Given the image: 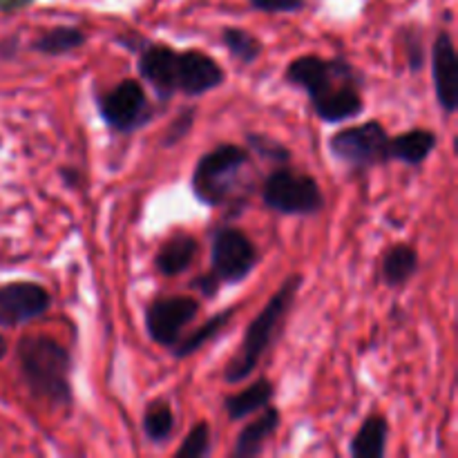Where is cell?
Masks as SVG:
<instances>
[{"instance_id":"cell-14","label":"cell","mask_w":458,"mask_h":458,"mask_svg":"<svg viewBox=\"0 0 458 458\" xmlns=\"http://www.w3.org/2000/svg\"><path fill=\"white\" fill-rule=\"evenodd\" d=\"M437 148V134L432 130H410L389 139V157L407 165H420Z\"/></svg>"},{"instance_id":"cell-12","label":"cell","mask_w":458,"mask_h":458,"mask_svg":"<svg viewBox=\"0 0 458 458\" xmlns=\"http://www.w3.org/2000/svg\"><path fill=\"white\" fill-rule=\"evenodd\" d=\"M456 49L454 40L447 31H441L434 40L432 49V74L437 88L438 106L452 114L458 106V74H456Z\"/></svg>"},{"instance_id":"cell-8","label":"cell","mask_w":458,"mask_h":458,"mask_svg":"<svg viewBox=\"0 0 458 458\" xmlns=\"http://www.w3.org/2000/svg\"><path fill=\"white\" fill-rule=\"evenodd\" d=\"M210 258H213V276L226 284H237L246 280L255 268L258 250L244 233L224 226L215 233Z\"/></svg>"},{"instance_id":"cell-25","label":"cell","mask_w":458,"mask_h":458,"mask_svg":"<svg viewBox=\"0 0 458 458\" xmlns=\"http://www.w3.org/2000/svg\"><path fill=\"white\" fill-rule=\"evenodd\" d=\"M192 116H195V110H183L182 114L173 121V125L165 130L164 146H174V143H179L186 137L188 130L192 128Z\"/></svg>"},{"instance_id":"cell-7","label":"cell","mask_w":458,"mask_h":458,"mask_svg":"<svg viewBox=\"0 0 458 458\" xmlns=\"http://www.w3.org/2000/svg\"><path fill=\"white\" fill-rule=\"evenodd\" d=\"M98 112L112 130L123 134L143 128L152 116L146 89L134 79L121 81L116 88L103 94L98 98Z\"/></svg>"},{"instance_id":"cell-10","label":"cell","mask_w":458,"mask_h":458,"mask_svg":"<svg viewBox=\"0 0 458 458\" xmlns=\"http://www.w3.org/2000/svg\"><path fill=\"white\" fill-rule=\"evenodd\" d=\"M52 304L47 291L36 282H12L0 286V327L13 329L18 325L36 320Z\"/></svg>"},{"instance_id":"cell-13","label":"cell","mask_w":458,"mask_h":458,"mask_svg":"<svg viewBox=\"0 0 458 458\" xmlns=\"http://www.w3.org/2000/svg\"><path fill=\"white\" fill-rule=\"evenodd\" d=\"M197 250H199V244H197L195 237L188 235V233H177L161 244L155 258L157 271L165 277L182 276L195 262Z\"/></svg>"},{"instance_id":"cell-21","label":"cell","mask_w":458,"mask_h":458,"mask_svg":"<svg viewBox=\"0 0 458 458\" xmlns=\"http://www.w3.org/2000/svg\"><path fill=\"white\" fill-rule=\"evenodd\" d=\"M173 429H174L173 410L161 401L150 403L146 410V416H143V432H146V437L150 438L152 443H164L168 441Z\"/></svg>"},{"instance_id":"cell-28","label":"cell","mask_w":458,"mask_h":458,"mask_svg":"<svg viewBox=\"0 0 458 458\" xmlns=\"http://www.w3.org/2000/svg\"><path fill=\"white\" fill-rule=\"evenodd\" d=\"M30 3L31 0H0V12H16Z\"/></svg>"},{"instance_id":"cell-24","label":"cell","mask_w":458,"mask_h":458,"mask_svg":"<svg viewBox=\"0 0 458 458\" xmlns=\"http://www.w3.org/2000/svg\"><path fill=\"white\" fill-rule=\"evenodd\" d=\"M250 148L259 152V155L268 157L273 161H289V150L282 143L273 141L271 137H262V134H249Z\"/></svg>"},{"instance_id":"cell-23","label":"cell","mask_w":458,"mask_h":458,"mask_svg":"<svg viewBox=\"0 0 458 458\" xmlns=\"http://www.w3.org/2000/svg\"><path fill=\"white\" fill-rule=\"evenodd\" d=\"M210 454V428L208 423H197L183 438L182 447L177 450L179 458H199Z\"/></svg>"},{"instance_id":"cell-3","label":"cell","mask_w":458,"mask_h":458,"mask_svg":"<svg viewBox=\"0 0 458 458\" xmlns=\"http://www.w3.org/2000/svg\"><path fill=\"white\" fill-rule=\"evenodd\" d=\"M300 284H302V277L300 276L286 277L284 284L277 289V293L268 300L267 307L250 322L240 349H237V353L231 358L226 369H224V380L228 385L244 383L258 369L259 360H262L264 353L268 352V347L276 343L277 334H280L282 322H284L286 313H289L291 304H293L295 295H298Z\"/></svg>"},{"instance_id":"cell-17","label":"cell","mask_w":458,"mask_h":458,"mask_svg":"<svg viewBox=\"0 0 458 458\" xmlns=\"http://www.w3.org/2000/svg\"><path fill=\"white\" fill-rule=\"evenodd\" d=\"M387 434V420L383 416H369L353 437L349 452H352L353 458H380L385 454Z\"/></svg>"},{"instance_id":"cell-5","label":"cell","mask_w":458,"mask_h":458,"mask_svg":"<svg viewBox=\"0 0 458 458\" xmlns=\"http://www.w3.org/2000/svg\"><path fill=\"white\" fill-rule=\"evenodd\" d=\"M329 150L335 159L356 170L392 161L389 134L378 121H367V123L340 130L338 134L331 137Z\"/></svg>"},{"instance_id":"cell-26","label":"cell","mask_w":458,"mask_h":458,"mask_svg":"<svg viewBox=\"0 0 458 458\" xmlns=\"http://www.w3.org/2000/svg\"><path fill=\"white\" fill-rule=\"evenodd\" d=\"M250 7L267 13H291L304 7V0H249Z\"/></svg>"},{"instance_id":"cell-6","label":"cell","mask_w":458,"mask_h":458,"mask_svg":"<svg viewBox=\"0 0 458 458\" xmlns=\"http://www.w3.org/2000/svg\"><path fill=\"white\" fill-rule=\"evenodd\" d=\"M264 204L282 215H313L325 206L320 186L309 174L280 168L264 182Z\"/></svg>"},{"instance_id":"cell-22","label":"cell","mask_w":458,"mask_h":458,"mask_svg":"<svg viewBox=\"0 0 458 458\" xmlns=\"http://www.w3.org/2000/svg\"><path fill=\"white\" fill-rule=\"evenodd\" d=\"M224 45L228 47V52L242 63H255L262 54V43L255 38L253 34H249L246 30H237V27H226L222 34Z\"/></svg>"},{"instance_id":"cell-1","label":"cell","mask_w":458,"mask_h":458,"mask_svg":"<svg viewBox=\"0 0 458 458\" xmlns=\"http://www.w3.org/2000/svg\"><path fill=\"white\" fill-rule=\"evenodd\" d=\"M286 81L309 94L316 114L327 123L353 119L365 110L360 79L343 58L325 61L320 56H300L286 70Z\"/></svg>"},{"instance_id":"cell-19","label":"cell","mask_w":458,"mask_h":458,"mask_svg":"<svg viewBox=\"0 0 458 458\" xmlns=\"http://www.w3.org/2000/svg\"><path fill=\"white\" fill-rule=\"evenodd\" d=\"M85 43V34L76 27H54V30L45 31L34 40L31 47L45 56H63L74 49H79Z\"/></svg>"},{"instance_id":"cell-29","label":"cell","mask_w":458,"mask_h":458,"mask_svg":"<svg viewBox=\"0 0 458 458\" xmlns=\"http://www.w3.org/2000/svg\"><path fill=\"white\" fill-rule=\"evenodd\" d=\"M4 356H7V340H4L3 335H0V360H3Z\"/></svg>"},{"instance_id":"cell-18","label":"cell","mask_w":458,"mask_h":458,"mask_svg":"<svg viewBox=\"0 0 458 458\" xmlns=\"http://www.w3.org/2000/svg\"><path fill=\"white\" fill-rule=\"evenodd\" d=\"M419 271V253L410 244H396L383 259V280L387 286H401Z\"/></svg>"},{"instance_id":"cell-20","label":"cell","mask_w":458,"mask_h":458,"mask_svg":"<svg viewBox=\"0 0 458 458\" xmlns=\"http://www.w3.org/2000/svg\"><path fill=\"white\" fill-rule=\"evenodd\" d=\"M233 309H228V311H222V313H217V316H213L210 318L208 322H206V325H201L199 329L195 331V334H191L188 335L186 340H183V343H177L174 344V356L177 358H186V356H191V353H195L197 349L199 347H204L206 343H208V340H213L215 335L219 334V331H222V327H226L228 325V320H231L233 318Z\"/></svg>"},{"instance_id":"cell-27","label":"cell","mask_w":458,"mask_h":458,"mask_svg":"<svg viewBox=\"0 0 458 458\" xmlns=\"http://www.w3.org/2000/svg\"><path fill=\"white\" fill-rule=\"evenodd\" d=\"M197 286H199L201 291H204V295H215L217 293V286H219V280L215 276H201L199 280H197Z\"/></svg>"},{"instance_id":"cell-9","label":"cell","mask_w":458,"mask_h":458,"mask_svg":"<svg viewBox=\"0 0 458 458\" xmlns=\"http://www.w3.org/2000/svg\"><path fill=\"white\" fill-rule=\"evenodd\" d=\"M199 313V302L186 295L174 298H159L148 307L146 329L148 335L159 347L173 349L182 340V331L191 325Z\"/></svg>"},{"instance_id":"cell-2","label":"cell","mask_w":458,"mask_h":458,"mask_svg":"<svg viewBox=\"0 0 458 458\" xmlns=\"http://www.w3.org/2000/svg\"><path fill=\"white\" fill-rule=\"evenodd\" d=\"M21 376L27 389L54 407L72 403L70 352L47 335H25L16 347Z\"/></svg>"},{"instance_id":"cell-16","label":"cell","mask_w":458,"mask_h":458,"mask_svg":"<svg viewBox=\"0 0 458 458\" xmlns=\"http://www.w3.org/2000/svg\"><path fill=\"white\" fill-rule=\"evenodd\" d=\"M271 401H273L271 380L259 378L258 383H253L249 389H244V392L224 398V410H226L228 419L231 420H242L246 419V416L255 414V411L267 410Z\"/></svg>"},{"instance_id":"cell-4","label":"cell","mask_w":458,"mask_h":458,"mask_svg":"<svg viewBox=\"0 0 458 458\" xmlns=\"http://www.w3.org/2000/svg\"><path fill=\"white\" fill-rule=\"evenodd\" d=\"M249 164V152L233 143H224L206 152L192 173V192L206 206L226 204L235 192L242 168Z\"/></svg>"},{"instance_id":"cell-15","label":"cell","mask_w":458,"mask_h":458,"mask_svg":"<svg viewBox=\"0 0 458 458\" xmlns=\"http://www.w3.org/2000/svg\"><path fill=\"white\" fill-rule=\"evenodd\" d=\"M277 428H280V411L273 410V407H267V411L258 420H253V423H249L242 429L233 454L237 458L258 456L262 452L267 438L273 437Z\"/></svg>"},{"instance_id":"cell-11","label":"cell","mask_w":458,"mask_h":458,"mask_svg":"<svg viewBox=\"0 0 458 458\" xmlns=\"http://www.w3.org/2000/svg\"><path fill=\"white\" fill-rule=\"evenodd\" d=\"M224 83V70L217 61L201 52H177L173 65L174 92L201 97Z\"/></svg>"}]
</instances>
